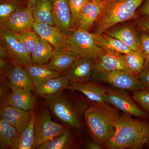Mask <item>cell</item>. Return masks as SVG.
Returning a JSON list of instances; mask_svg holds the SVG:
<instances>
[{
	"label": "cell",
	"mask_w": 149,
	"mask_h": 149,
	"mask_svg": "<svg viewBox=\"0 0 149 149\" xmlns=\"http://www.w3.org/2000/svg\"><path fill=\"white\" fill-rule=\"evenodd\" d=\"M24 0H1L0 23L2 25L18 9ZM27 1V0H25Z\"/></svg>",
	"instance_id": "obj_31"
},
{
	"label": "cell",
	"mask_w": 149,
	"mask_h": 149,
	"mask_svg": "<svg viewBox=\"0 0 149 149\" xmlns=\"http://www.w3.org/2000/svg\"><path fill=\"white\" fill-rule=\"evenodd\" d=\"M35 88L49 79L61 76V72L50 69L46 65L32 64L24 66Z\"/></svg>",
	"instance_id": "obj_25"
},
{
	"label": "cell",
	"mask_w": 149,
	"mask_h": 149,
	"mask_svg": "<svg viewBox=\"0 0 149 149\" xmlns=\"http://www.w3.org/2000/svg\"><path fill=\"white\" fill-rule=\"evenodd\" d=\"M45 100L51 111L62 122L75 129L81 128L82 110L61 93L47 97Z\"/></svg>",
	"instance_id": "obj_4"
},
{
	"label": "cell",
	"mask_w": 149,
	"mask_h": 149,
	"mask_svg": "<svg viewBox=\"0 0 149 149\" xmlns=\"http://www.w3.org/2000/svg\"><path fill=\"white\" fill-rule=\"evenodd\" d=\"M35 101L31 91L24 90H12L6 104L26 111H32Z\"/></svg>",
	"instance_id": "obj_22"
},
{
	"label": "cell",
	"mask_w": 149,
	"mask_h": 149,
	"mask_svg": "<svg viewBox=\"0 0 149 149\" xmlns=\"http://www.w3.org/2000/svg\"><path fill=\"white\" fill-rule=\"evenodd\" d=\"M144 0H107L96 22L94 34L100 35L119 23L137 19L138 9Z\"/></svg>",
	"instance_id": "obj_3"
},
{
	"label": "cell",
	"mask_w": 149,
	"mask_h": 149,
	"mask_svg": "<svg viewBox=\"0 0 149 149\" xmlns=\"http://www.w3.org/2000/svg\"><path fill=\"white\" fill-rule=\"evenodd\" d=\"M32 13L35 22L54 26L52 0H39L32 8Z\"/></svg>",
	"instance_id": "obj_26"
},
{
	"label": "cell",
	"mask_w": 149,
	"mask_h": 149,
	"mask_svg": "<svg viewBox=\"0 0 149 149\" xmlns=\"http://www.w3.org/2000/svg\"><path fill=\"white\" fill-rule=\"evenodd\" d=\"M33 30L40 38L46 40L53 47L54 50H71L68 36L55 25L52 26L35 22Z\"/></svg>",
	"instance_id": "obj_9"
},
{
	"label": "cell",
	"mask_w": 149,
	"mask_h": 149,
	"mask_svg": "<svg viewBox=\"0 0 149 149\" xmlns=\"http://www.w3.org/2000/svg\"><path fill=\"white\" fill-rule=\"evenodd\" d=\"M106 88L96 83L89 82H70L66 89L83 93L91 101L97 103H104V96Z\"/></svg>",
	"instance_id": "obj_18"
},
{
	"label": "cell",
	"mask_w": 149,
	"mask_h": 149,
	"mask_svg": "<svg viewBox=\"0 0 149 149\" xmlns=\"http://www.w3.org/2000/svg\"><path fill=\"white\" fill-rule=\"evenodd\" d=\"M141 51L143 54L145 59V67L143 71L149 70V34L141 32Z\"/></svg>",
	"instance_id": "obj_35"
},
{
	"label": "cell",
	"mask_w": 149,
	"mask_h": 149,
	"mask_svg": "<svg viewBox=\"0 0 149 149\" xmlns=\"http://www.w3.org/2000/svg\"><path fill=\"white\" fill-rule=\"evenodd\" d=\"M8 80L11 90L35 91V87L27 70L20 65L11 68L8 73Z\"/></svg>",
	"instance_id": "obj_20"
},
{
	"label": "cell",
	"mask_w": 149,
	"mask_h": 149,
	"mask_svg": "<svg viewBox=\"0 0 149 149\" xmlns=\"http://www.w3.org/2000/svg\"><path fill=\"white\" fill-rule=\"evenodd\" d=\"M139 78L146 90L149 91V70L143 71L139 74Z\"/></svg>",
	"instance_id": "obj_38"
},
{
	"label": "cell",
	"mask_w": 149,
	"mask_h": 149,
	"mask_svg": "<svg viewBox=\"0 0 149 149\" xmlns=\"http://www.w3.org/2000/svg\"><path fill=\"white\" fill-rule=\"evenodd\" d=\"M132 97L143 109L149 113V91L144 89L133 92Z\"/></svg>",
	"instance_id": "obj_34"
},
{
	"label": "cell",
	"mask_w": 149,
	"mask_h": 149,
	"mask_svg": "<svg viewBox=\"0 0 149 149\" xmlns=\"http://www.w3.org/2000/svg\"><path fill=\"white\" fill-rule=\"evenodd\" d=\"M86 148L88 149H103L104 148L103 146L99 143L97 141H89L86 144Z\"/></svg>",
	"instance_id": "obj_39"
},
{
	"label": "cell",
	"mask_w": 149,
	"mask_h": 149,
	"mask_svg": "<svg viewBox=\"0 0 149 149\" xmlns=\"http://www.w3.org/2000/svg\"><path fill=\"white\" fill-rule=\"evenodd\" d=\"M121 58L129 72L139 77L143 71L145 59L141 50L133 51L127 54H121Z\"/></svg>",
	"instance_id": "obj_28"
},
{
	"label": "cell",
	"mask_w": 149,
	"mask_h": 149,
	"mask_svg": "<svg viewBox=\"0 0 149 149\" xmlns=\"http://www.w3.org/2000/svg\"><path fill=\"white\" fill-rule=\"evenodd\" d=\"M70 130L68 127L64 133L41 145L38 149H65L72 147Z\"/></svg>",
	"instance_id": "obj_30"
},
{
	"label": "cell",
	"mask_w": 149,
	"mask_h": 149,
	"mask_svg": "<svg viewBox=\"0 0 149 149\" xmlns=\"http://www.w3.org/2000/svg\"><path fill=\"white\" fill-rule=\"evenodd\" d=\"M52 12L54 24L67 35L75 28L68 0H52Z\"/></svg>",
	"instance_id": "obj_11"
},
{
	"label": "cell",
	"mask_w": 149,
	"mask_h": 149,
	"mask_svg": "<svg viewBox=\"0 0 149 149\" xmlns=\"http://www.w3.org/2000/svg\"><path fill=\"white\" fill-rule=\"evenodd\" d=\"M1 35L10 55L15 61L23 66L33 63L31 55L13 32L2 29Z\"/></svg>",
	"instance_id": "obj_12"
},
{
	"label": "cell",
	"mask_w": 149,
	"mask_h": 149,
	"mask_svg": "<svg viewBox=\"0 0 149 149\" xmlns=\"http://www.w3.org/2000/svg\"><path fill=\"white\" fill-rule=\"evenodd\" d=\"M121 54L113 51H103L95 60L94 71L124 70L129 72L123 61Z\"/></svg>",
	"instance_id": "obj_15"
},
{
	"label": "cell",
	"mask_w": 149,
	"mask_h": 149,
	"mask_svg": "<svg viewBox=\"0 0 149 149\" xmlns=\"http://www.w3.org/2000/svg\"><path fill=\"white\" fill-rule=\"evenodd\" d=\"M136 19V25L141 32L149 34V16L139 15Z\"/></svg>",
	"instance_id": "obj_36"
},
{
	"label": "cell",
	"mask_w": 149,
	"mask_h": 149,
	"mask_svg": "<svg viewBox=\"0 0 149 149\" xmlns=\"http://www.w3.org/2000/svg\"><path fill=\"white\" fill-rule=\"evenodd\" d=\"M80 57L73 51L54 50L51 59L46 65L50 69L58 72L66 71Z\"/></svg>",
	"instance_id": "obj_19"
},
{
	"label": "cell",
	"mask_w": 149,
	"mask_h": 149,
	"mask_svg": "<svg viewBox=\"0 0 149 149\" xmlns=\"http://www.w3.org/2000/svg\"><path fill=\"white\" fill-rule=\"evenodd\" d=\"M34 22L32 8L27 6L15 11L2 25V27L3 29L19 33L32 30Z\"/></svg>",
	"instance_id": "obj_10"
},
{
	"label": "cell",
	"mask_w": 149,
	"mask_h": 149,
	"mask_svg": "<svg viewBox=\"0 0 149 149\" xmlns=\"http://www.w3.org/2000/svg\"><path fill=\"white\" fill-rule=\"evenodd\" d=\"M146 146L147 147V148H149V139L148 142H147L146 145Z\"/></svg>",
	"instance_id": "obj_42"
},
{
	"label": "cell",
	"mask_w": 149,
	"mask_h": 149,
	"mask_svg": "<svg viewBox=\"0 0 149 149\" xmlns=\"http://www.w3.org/2000/svg\"><path fill=\"white\" fill-rule=\"evenodd\" d=\"M14 33L24 46L27 53L31 55L35 46L40 40L39 36L32 30Z\"/></svg>",
	"instance_id": "obj_32"
},
{
	"label": "cell",
	"mask_w": 149,
	"mask_h": 149,
	"mask_svg": "<svg viewBox=\"0 0 149 149\" xmlns=\"http://www.w3.org/2000/svg\"><path fill=\"white\" fill-rule=\"evenodd\" d=\"M68 125L54 122L49 112L44 110L38 113L35 118V142L34 149L64 133Z\"/></svg>",
	"instance_id": "obj_7"
},
{
	"label": "cell",
	"mask_w": 149,
	"mask_h": 149,
	"mask_svg": "<svg viewBox=\"0 0 149 149\" xmlns=\"http://www.w3.org/2000/svg\"><path fill=\"white\" fill-rule=\"evenodd\" d=\"M137 12L139 13V15L149 16V0H144Z\"/></svg>",
	"instance_id": "obj_37"
},
{
	"label": "cell",
	"mask_w": 149,
	"mask_h": 149,
	"mask_svg": "<svg viewBox=\"0 0 149 149\" xmlns=\"http://www.w3.org/2000/svg\"><path fill=\"white\" fill-rule=\"evenodd\" d=\"M120 115L117 109L105 102L95 103L87 108L84 119L93 140L104 146L113 135Z\"/></svg>",
	"instance_id": "obj_2"
},
{
	"label": "cell",
	"mask_w": 149,
	"mask_h": 149,
	"mask_svg": "<svg viewBox=\"0 0 149 149\" xmlns=\"http://www.w3.org/2000/svg\"><path fill=\"white\" fill-rule=\"evenodd\" d=\"M18 135L17 130L2 118H0L1 149L10 148Z\"/></svg>",
	"instance_id": "obj_29"
},
{
	"label": "cell",
	"mask_w": 149,
	"mask_h": 149,
	"mask_svg": "<svg viewBox=\"0 0 149 149\" xmlns=\"http://www.w3.org/2000/svg\"><path fill=\"white\" fill-rule=\"evenodd\" d=\"M106 32L107 35L120 40L132 50H141L140 34L132 26L123 25Z\"/></svg>",
	"instance_id": "obj_17"
},
{
	"label": "cell",
	"mask_w": 149,
	"mask_h": 149,
	"mask_svg": "<svg viewBox=\"0 0 149 149\" xmlns=\"http://www.w3.org/2000/svg\"><path fill=\"white\" fill-rule=\"evenodd\" d=\"M90 1L97 2H103L106 1L107 0H89Z\"/></svg>",
	"instance_id": "obj_41"
},
{
	"label": "cell",
	"mask_w": 149,
	"mask_h": 149,
	"mask_svg": "<svg viewBox=\"0 0 149 149\" xmlns=\"http://www.w3.org/2000/svg\"><path fill=\"white\" fill-rule=\"evenodd\" d=\"M149 139L148 120L124 113L120 115L113 135L104 147L107 149H143Z\"/></svg>",
	"instance_id": "obj_1"
},
{
	"label": "cell",
	"mask_w": 149,
	"mask_h": 149,
	"mask_svg": "<svg viewBox=\"0 0 149 149\" xmlns=\"http://www.w3.org/2000/svg\"><path fill=\"white\" fill-rule=\"evenodd\" d=\"M89 0H68L70 12L75 28H78L80 13Z\"/></svg>",
	"instance_id": "obj_33"
},
{
	"label": "cell",
	"mask_w": 149,
	"mask_h": 149,
	"mask_svg": "<svg viewBox=\"0 0 149 149\" xmlns=\"http://www.w3.org/2000/svg\"><path fill=\"white\" fill-rule=\"evenodd\" d=\"M36 111H33L32 117L27 127L18 136L10 149H34L35 142V122Z\"/></svg>",
	"instance_id": "obj_23"
},
{
	"label": "cell",
	"mask_w": 149,
	"mask_h": 149,
	"mask_svg": "<svg viewBox=\"0 0 149 149\" xmlns=\"http://www.w3.org/2000/svg\"><path fill=\"white\" fill-rule=\"evenodd\" d=\"M68 36L71 50L80 57L95 60L103 51L95 44L94 33L87 30L74 28Z\"/></svg>",
	"instance_id": "obj_6"
},
{
	"label": "cell",
	"mask_w": 149,
	"mask_h": 149,
	"mask_svg": "<svg viewBox=\"0 0 149 149\" xmlns=\"http://www.w3.org/2000/svg\"><path fill=\"white\" fill-rule=\"evenodd\" d=\"M104 102L120 110L124 113L141 119L149 120V113L142 108L133 98L119 90L107 88L104 96Z\"/></svg>",
	"instance_id": "obj_8"
},
{
	"label": "cell",
	"mask_w": 149,
	"mask_h": 149,
	"mask_svg": "<svg viewBox=\"0 0 149 149\" xmlns=\"http://www.w3.org/2000/svg\"></svg>",
	"instance_id": "obj_43"
},
{
	"label": "cell",
	"mask_w": 149,
	"mask_h": 149,
	"mask_svg": "<svg viewBox=\"0 0 149 149\" xmlns=\"http://www.w3.org/2000/svg\"><path fill=\"white\" fill-rule=\"evenodd\" d=\"M54 52V49L46 40L42 38L37 43L31 54L33 63L45 65L51 59Z\"/></svg>",
	"instance_id": "obj_27"
},
{
	"label": "cell",
	"mask_w": 149,
	"mask_h": 149,
	"mask_svg": "<svg viewBox=\"0 0 149 149\" xmlns=\"http://www.w3.org/2000/svg\"><path fill=\"white\" fill-rule=\"evenodd\" d=\"M70 81L65 75L49 79L35 87L36 95L46 98L61 93L66 89Z\"/></svg>",
	"instance_id": "obj_21"
},
{
	"label": "cell",
	"mask_w": 149,
	"mask_h": 149,
	"mask_svg": "<svg viewBox=\"0 0 149 149\" xmlns=\"http://www.w3.org/2000/svg\"><path fill=\"white\" fill-rule=\"evenodd\" d=\"M33 110L26 111L6 105L1 111V118L14 126L21 133L27 127L32 117Z\"/></svg>",
	"instance_id": "obj_14"
},
{
	"label": "cell",
	"mask_w": 149,
	"mask_h": 149,
	"mask_svg": "<svg viewBox=\"0 0 149 149\" xmlns=\"http://www.w3.org/2000/svg\"><path fill=\"white\" fill-rule=\"evenodd\" d=\"M92 78L118 89L133 93L146 89L138 76L126 70L94 71Z\"/></svg>",
	"instance_id": "obj_5"
},
{
	"label": "cell",
	"mask_w": 149,
	"mask_h": 149,
	"mask_svg": "<svg viewBox=\"0 0 149 149\" xmlns=\"http://www.w3.org/2000/svg\"><path fill=\"white\" fill-rule=\"evenodd\" d=\"M39 0H27V6L29 8H32Z\"/></svg>",
	"instance_id": "obj_40"
},
{
	"label": "cell",
	"mask_w": 149,
	"mask_h": 149,
	"mask_svg": "<svg viewBox=\"0 0 149 149\" xmlns=\"http://www.w3.org/2000/svg\"><path fill=\"white\" fill-rule=\"evenodd\" d=\"M105 2H97L88 1L81 11L78 28L87 31L91 29L102 13Z\"/></svg>",
	"instance_id": "obj_16"
},
{
	"label": "cell",
	"mask_w": 149,
	"mask_h": 149,
	"mask_svg": "<svg viewBox=\"0 0 149 149\" xmlns=\"http://www.w3.org/2000/svg\"><path fill=\"white\" fill-rule=\"evenodd\" d=\"M95 60L80 58L66 71L65 76L70 82L88 81L92 77Z\"/></svg>",
	"instance_id": "obj_13"
},
{
	"label": "cell",
	"mask_w": 149,
	"mask_h": 149,
	"mask_svg": "<svg viewBox=\"0 0 149 149\" xmlns=\"http://www.w3.org/2000/svg\"><path fill=\"white\" fill-rule=\"evenodd\" d=\"M94 40L96 45L103 50L113 51L122 54L130 53L133 51L120 40L106 33L100 35L94 34Z\"/></svg>",
	"instance_id": "obj_24"
}]
</instances>
